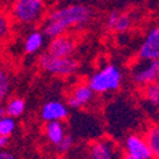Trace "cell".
I'll return each instance as SVG.
<instances>
[{
	"label": "cell",
	"mask_w": 159,
	"mask_h": 159,
	"mask_svg": "<svg viewBox=\"0 0 159 159\" xmlns=\"http://www.w3.org/2000/svg\"><path fill=\"white\" fill-rule=\"evenodd\" d=\"M43 41H45V36L41 31H32L28 33V36L25 37L24 39V45H23V48H24V52L28 55H32V54H36L41 50L42 45H43Z\"/></svg>",
	"instance_id": "13"
},
{
	"label": "cell",
	"mask_w": 159,
	"mask_h": 159,
	"mask_svg": "<svg viewBox=\"0 0 159 159\" xmlns=\"http://www.w3.org/2000/svg\"><path fill=\"white\" fill-rule=\"evenodd\" d=\"M45 0H14L11 5V17L22 24H34L45 14Z\"/></svg>",
	"instance_id": "3"
},
{
	"label": "cell",
	"mask_w": 159,
	"mask_h": 159,
	"mask_svg": "<svg viewBox=\"0 0 159 159\" xmlns=\"http://www.w3.org/2000/svg\"><path fill=\"white\" fill-rule=\"evenodd\" d=\"M24 111H25V102L23 98H19V97L10 98L5 106L7 116H10L13 118L22 116L24 113Z\"/></svg>",
	"instance_id": "15"
},
{
	"label": "cell",
	"mask_w": 159,
	"mask_h": 159,
	"mask_svg": "<svg viewBox=\"0 0 159 159\" xmlns=\"http://www.w3.org/2000/svg\"><path fill=\"white\" fill-rule=\"evenodd\" d=\"M118 14H120V11H118V10H112L110 14L107 16V18H106V27H107L108 30L113 31V27H115V23L117 20Z\"/></svg>",
	"instance_id": "22"
},
{
	"label": "cell",
	"mask_w": 159,
	"mask_h": 159,
	"mask_svg": "<svg viewBox=\"0 0 159 159\" xmlns=\"http://www.w3.org/2000/svg\"><path fill=\"white\" fill-rule=\"evenodd\" d=\"M144 98L154 108H159V80L145 87Z\"/></svg>",
	"instance_id": "16"
},
{
	"label": "cell",
	"mask_w": 159,
	"mask_h": 159,
	"mask_svg": "<svg viewBox=\"0 0 159 159\" xmlns=\"http://www.w3.org/2000/svg\"><path fill=\"white\" fill-rule=\"evenodd\" d=\"M10 32V20L5 13L0 11V39H4L8 37Z\"/></svg>",
	"instance_id": "21"
},
{
	"label": "cell",
	"mask_w": 159,
	"mask_h": 159,
	"mask_svg": "<svg viewBox=\"0 0 159 159\" xmlns=\"http://www.w3.org/2000/svg\"><path fill=\"white\" fill-rule=\"evenodd\" d=\"M75 50H76V39L74 38V36L66 32L64 34L51 38L46 52L52 56L68 57L74 54Z\"/></svg>",
	"instance_id": "7"
},
{
	"label": "cell",
	"mask_w": 159,
	"mask_h": 159,
	"mask_svg": "<svg viewBox=\"0 0 159 159\" xmlns=\"http://www.w3.org/2000/svg\"><path fill=\"white\" fill-rule=\"evenodd\" d=\"M2 99H3V98H2V97H0V102H2Z\"/></svg>",
	"instance_id": "28"
},
{
	"label": "cell",
	"mask_w": 159,
	"mask_h": 159,
	"mask_svg": "<svg viewBox=\"0 0 159 159\" xmlns=\"http://www.w3.org/2000/svg\"><path fill=\"white\" fill-rule=\"evenodd\" d=\"M88 157L90 159H121V150L111 139H98L89 144Z\"/></svg>",
	"instance_id": "6"
},
{
	"label": "cell",
	"mask_w": 159,
	"mask_h": 159,
	"mask_svg": "<svg viewBox=\"0 0 159 159\" xmlns=\"http://www.w3.org/2000/svg\"><path fill=\"white\" fill-rule=\"evenodd\" d=\"M93 10L84 4H71L48 13L42 33L50 39L66 33L71 28L80 30L92 20Z\"/></svg>",
	"instance_id": "1"
},
{
	"label": "cell",
	"mask_w": 159,
	"mask_h": 159,
	"mask_svg": "<svg viewBox=\"0 0 159 159\" xmlns=\"http://www.w3.org/2000/svg\"><path fill=\"white\" fill-rule=\"evenodd\" d=\"M94 92L90 89L88 84H78L71 92L66 99V106L73 110H79L89 104L94 98Z\"/></svg>",
	"instance_id": "10"
},
{
	"label": "cell",
	"mask_w": 159,
	"mask_h": 159,
	"mask_svg": "<svg viewBox=\"0 0 159 159\" xmlns=\"http://www.w3.org/2000/svg\"><path fill=\"white\" fill-rule=\"evenodd\" d=\"M69 116V107L60 101H48L41 108V118L45 122L64 121Z\"/></svg>",
	"instance_id": "11"
},
{
	"label": "cell",
	"mask_w": 159,
	"mask_h": 159,
	"mask_svg": "<svg viewBox=\"0 0 159 159\" xmlns=\"http://www.w3.org/2000/svg\"><path fill=\"white\" fill-rule=\"evenodd\" d=\"M0 159H18V158L13 154L11 152L2 149V150H0Z\"/></svg>",
	"instance_id": "23"
},
{
	"label": "cell",
	"mask_w": 159,
	"mask_h": 159,
	"mask_svg": "<svg viewBox=\"0 0 159 159\" xmlns=\"http://www.w3.org/2000/svg\"><path fill=\"white\" fill-rule=\"evenodd\" d=\"M73 147H74V139H73V136L71 135H65L61 139V141L56 145V149H57L59 153L65 154V153L70 152Z\"/></svg>",
	"instance_id": "20"
},
{
	"label": "cell",
	"mask_w": 159,
	"mask_h": 159,
	"mask_svg": "<svg viewBox=\"0 0 159 159\" xmlns=\"http://www.w3.org/2000/svg\"><path fill=\"white\" fill-rule=\"evenodd\" d=\"M122 79L124 75L121 69L115 64H108L92 75L87 84L94 93L104 94L120 89L122 84Z\"/></svg>",
	"instance_id": "2"
},
{
	"label": "cell",
	"mask_w": 159,
	"mask_h": 159,
	"mask_svg": "<svg viewBox=\"0 0 159 159\" xmlns=\"http://www.w3.org/2000/svg\"><path fill=\"white\" fill-rule=\"evenodd\" d=\"M144 138L149 145L153 159H159V126H150L145 132Z\"/></svg>",
	"instance_id": "14"
},
{
	"label": "cell",
	"mask_w": 159,
	"mask_h": 159,
	"mask_svg": "<svg viewBox=\"0 0 159 159\" xmlns=\"http://www.w3.org/2000/svg\"><path fill=\"white\" fill-rule=\"evenodd\" d=\"M65 126L62 124V121H48L45 125V136L47 138V140L57 145L61 139L65 136Z\"/></svg>",
	"instance_id": "12"
},
{
	"label": "cell",
	"mask_w": 159,
	"mask_h": 159,
	"mask_svg": "<svg viewBox=\"0 0 159 159\" xmlns=\"http://www.w3.org/2000/svg\"><path fill=\"white\" fill-rule=\"evenodd\" d=\"M131 79L139 87L159 80V60H139L131 70Z\"/></svg>",
	"instance_id": "5"
},
{
	"label": "cell",
	"mask_w": 159,
	"mask_h": 159,
	"mask_svg": "<svg viewBox=\"0 0 159 159\" xmlns=\"http://www.w3.org/2000/svg\"><path fill=\"white\" fill-rule=\"evenodd\" d=\"M16 121L14 118L10 117V116H3L0 117V135H4V136H9L14 132L16 130Z\"/></svg>",
	"instance_id": "18"
},
{
	"label": "cell",
	"mask_w": 159,
	"mask_h": 159,
	"mask_svg": "<svg viewBox=\"0 0 159 159\" xmlns=\"http://www.w3.org/2000/svg\"><path fill=\"white\" fill-rule=\"evenodd\" d=\"M38 66L43 71L56 75V76H70L79 69V62L73 56L57 57L52 56L47 52L39 55Z\"/></svg>",
	"instance_id": "4"
},
{
	"label": "cell",
	"mask_w": 159,
	"mask_h": 159,
	"mask_svg": "<svg viewBox=\"0 0 159 159\" xmlns=\"http://www.w3.org/2000/svg\"><path fill=\"white\" fill-rule=\"evenodd\" d=\"M9 144V136H4V135H0V150L4 149L7 145Z\"/></svg>",
	"instance_id": "24"
},
{
	"label": "cell",
	"mask_w": 159,
	"mask_h": 159,
	"mask_svg": "<svg viewBox=\"0 0 159 159\" xmlns=\"http://www.w3.org/2000/svg\"><path fill=\"white\" fill-rule=\"evenodd\" d=\"M3 116H7L5 107H0V117H3Z\"/></svg>",
	"instance_id": "26"
},
{
	"label": "cell",
	"mask_w": 159,
	"mask_h": 159,
	"mask_svg": "<svg viewBox=\"0 0 159 159\" xmlns=\"http://www.w3.org/2000/svg\"><path fill=\"white\" fill-rule=\"evenodd\" d=\"M132 25V19L129 14H125V13H120L117 17V20L115 23L113 31L118 32V33H125L127 32Z\"/></svg>",
	"instance_id": "17"
},
{
	"label": "cell",
	"mask_w": 159,
	"mask_h": 159,
	"mask_svg": "<svg viewBox=\"0 0 159 159\" xmlns=\"http://www.w3.org/2000/svg\"><path fill=\"white\" fill-rule=\"evenodd\" d=\"M121 159H138V158H136V157H134V155H131V154L124 153V154H122V157H121Z\"/></svg>",
	"instance_id": "25"
},
{
	"label": "cell",
	"mask_w": 159,
	"mask_h": 159,
	"mask_svg": "<svg viewBox=\"0 0 159 159\" xmlns=\"http://www.w3.org/2000/svg\"><path fill=\"white\" fill-rule=\"evenodd\" d=\"M82 159H90V158H89V157L87 155V157H84V158H82Z\"/></svg>",
	"instance_id": "27"
},
{
	"label": "cell",
	"mask_w": 159,
	"mask_h": 159,
	"mask_svg": "<svg viewBox=\"0 0 159 159\" xmlns=\"http://www.w3.org/2000/svg\"><path fill=\"white\" fill-rule=\"evenodd\" d=\"M124 150L125 153L134 155L138 159H153L147 140L139 134H131L125 139Z\"/></svg>",
	"instance_id": "9"
},
{
	"label": "cell",
	"mask_w": 159,
	"mask_h": 159,
	"mask_svg": "<svg viewBox=\"0 0 159 159\" xmlns=\"http://www.w3.org/2000/svg\"><path fill=\"white\" fill-rule=\"evenodd\" d=\"M10 87H11V83H10L9 74L7 73V70L0 69V97L4 98L5 96H8L10 92Z\"/></svg>",
	"instance_id": "19"
},
{
	"label": "cell",
	"mask_w": 159,
	"mask_h": 159,
	"mask_svg": "<svg viewBox=\"0 0 159 159\" xmlns=\"http://www.w3.org/2000/svg\"><path fill=\"white\" fill-rule=\"evenodd\" d=\"M139 60H159V25L153 27L145 36L138 50Z\"/></svg>",
	"instance_id": "8"
}]
</instances>
